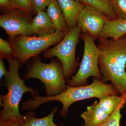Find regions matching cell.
Wrapping results in <instances>:
<instances>
[{
  "label": "cell",
  "mask_w": 126,
  "mask_h": 126,
  "mask_svg": "<svg viewBox=\"0 0 126 126\" xmlns=\"http://www.w3.org/2000/svg\"><path fill=\"white\" fill-rule=\"evenodd\" d=\"M52 0H33L31 4L32 15H36L40 11L45 10L52 2Z\"/></svg>",
  "instance_id": "44dd1931"
},
{
  "label": "cell",
  "mask_w": 126,
  "mask_h": 126,
  "mask_svg": "<svg viewBox=\"0 0 126 126\" xmlns=\"http://www.w3.org/2000/svg\"><path fill=\"white\" fill-rule=\"evenodd\" d=\"M79 38L84 44L83 56L78 72L67 81V85L70 87L86 86L88 78L92 76L101 80L102 79L98 65L99 50L97 45L92 37L87 34L81 32Z\"/></svg>",
  "instance_id": "52a82bcc"
},
{
  "label": "cell",
  "mask_w": 126,
  "mask_h": 126,
  "mask_svg": "<svg viewBox=\"0 0 126 126\" xmlns=\"http://www.w3.org/2000/svg\"><path fill=\"white\" fill-rule=\"evenodd\" d=\"M24 120V116L22 119H9L5 121L0 120V126H20Z\"/></svg>",
  "instance_id": "603a6c76"
},
{
  "label": "cell",
  "mask_w": 126,
  "mask_h": 126,
  "mask_svg": "<svg viewBox=\"0 0 126 126\" xmlns=\"http://www.w3.org/2000/svg\"><path fill=\"white\" fill-rule=\"evenodd\" d=\"M82 3L85 6L95 7L107 16L110 20H117L115 13L108 2L104 0H75Z\"/></svg>",
  "instance_id": "e0dca14e"
},
{
  "label": "cell",
  "mask_w": 126,
  "mask_h": 126,
  "mask_svg": "<svg viewBox=\"0 0 126 126\" xmlns=\"http://www.w3.org/2000/svg\"><path fill=\"white\" fill-rule=\"evenodd\" d=\"M9 69L4 77L2 84L7 89V94L0 96V106L3 109L0 111V120L5 121L9 119H20L23 118L19 110V104L23 94L29 92L32 95L38 96V91L31 87L25 85L24 79L19 77V70L22 65L15 57L8 60Z\"/></svg>",
  "instance_id": "3957f363"
},
{
  "label": "cell",
  "mask_w": 126,
  "mask_h": 126,
  "mask_svg": "<svg viewBox=\"0 0 126 126\" xmlns=\"http://www.w3.org/2000/svg\"><path fill=\"white\" fill-rule=\"evenodd\" d=\"M56 29L47 12L40 11L33 18L32 24L33 36H47L53 33Z\"/></svg>",
  "instance_id": "8fae6325"
},
{
  "label": "cell",
  "mask_w": 126,
  "mask_h": 126,
  "mask_svg": "<svg viewBox=\"0 0 126 126\" xmlns=\"http://www.w3.org/2000/svg\"><path fill=\"white\" fill-rule=\"evenodd\" d=\"M109 4L117 20L126 21V0H112Z\"/></svg>",
  "instance_id": "ac0fdd59"
},
{
  "label": "cell",
  "mask_w": 126,
  "mask_h": 126,
  "mask_svg": "<svg viewBox=\"0 0 126 126\" xmlns=\"http://www.w3.org/2000/svg\"><path fill=\"white\" fill-rule=\"evenodd\" d=\"M47 13L53 21L56 30L64 32L68 31V28L58 0H52L48 6Z\"/></svg>",
  "instance_id": "9a60e30c"
},
{
  "label": "cell",
  "mask_w": 126,
  "mask_h": 126,
  "mask_svg": "<svg viewBox=\"0 0 126 126\" xmlns=\"http://www.w3.org/2000/svg\"><path fill=\"white\" fill-rule=\"evenodd\" d=\"M29 0L31 4V6L32 3V1H33V0Z\"/></svg>",
  "instance_id": "4316f807"
},
{
  "label": "cell",
  "mask_w": 126,
  "mask_h": 126,
  "mask_svg": "<svg viewBox=\"0 0 126 126\" xmlns=\"http://www.w3.org/2000/svg\"><path fill=\"white\" fill-rule=\"evenodd\" d=\"M10 0H0V7L2 13L9 10Z\"/></svg>",
  "instance_id": "cb8c5ba5"
},
{
  "label": "cell",
  "mask_w": 126,
  "mask_h": 126,
  "mask_svg": "<svg viewBox=\"0 0 126 126\" xmlns=\"http://www.w3.org/2000/svg\"><path fill=\"white\" fill-rule=\"evenodd\" d=\"M66 33L56 30L53 33L47 36L18 35L9 36L8 41L14 47L15 57L23 65L51 46L56 45L63 38Z\"/></svg>",
  "instance_id": "5b68a950"
},
{
  "label": "cell",
  "mask_w": 126,
  "mask_h": 126,
  "mask_svg": "<svg viewBox=\"0 0 126 126\" xmlns=\"http://www.w3.org/2000/svg\"><path fill=\"white\" fill-rule=\"evenodd\" d=\"M126 34V21L108 20L105 23L99 39L117 40Z\"/></svg>",
  "instance_id": "4fadbf2b"
},
{
  "label": "cell",
  "mask_w": 126,
  "mask_h": 126,
  "mask_svg": "<svg viewBox=\"0 0 126 126\" xmlns=\"http://www.w3.org/2000/svg\"><path fill=\"white\" fill-rule=\"evenodd\" d=\"M15 57V52L13 46L8 41L0 39V57L7 60L12 59Z\"/></svg>",
  "instance_id": "d6986e66"
},
{
  "label": "cell",
  "mask_w": 126,
  "mask_h": 126,
  "mask_svg": "<svg viewBox=\"0 0 126 126\" xmlns=\"http://www.w3.org/2000/svg\"><path fill=\"white\" fill-rule=\"evenodd\" d=\"M3 59L0 58V79H1L3 76H5L8 71H6V69L5 67L4 62H3Z\"/></svg>",
  "instance_id": "d4e9b609"
},
{
  "label": "cell",
  "mask_w": 126,
  "mask_h": 126,
  "mask_svg": "<svg viewBox=\"0 0 126 126\" xmlns=\"http://www.w3.org/2000/svg\"><path fill=\"white\" fill-rule=\"evenodd\" d=\"M98 65L103 82L110 81L119 94L126 93V34L117 40H98Z\"/></svg>",
  "instance_id": "6da1fadb"
},
{
  "label": "cell",
  "mask_w": 126,
  "mask_h": 126,
  "mask_svg": "<svg viewBox=\"0 0 126 126\" xmlns=\"http://www.w3.org/2000/svg\"><path fill=\"white\" fill-rule=\"evenodd\" d=\"M126 103V93L120 96L112 94L105 95L99 99V106L108 115L110 116L119 107L122 109Z\"/></svg>",
  "instance_id": "5bb4252c"
},
{
  "label": "cell",
  "mask_w": 126,
  "mask_h": 126,
  "mask_svg": "<svg viewBox=\"0 0 126 126\" xmlns=\"http://www.w3.org/2000/svg\"><path fill=\"white\" fill-rule=\"evenodd\" d=\"M58 110V107H55L49 115L41 118H37L34 112L28 111L23 115L24 121L20 126H58L53 122L55 113Z\"/></svg>",
  "instance_id": "2e32d148"
},
{
  "label": "cell",
  "mask_w": 126,
  "mask_h": 126,
  "mask_svg": "<svg viewBox=\"0 0 126 126\" xmlns=\"http://www.w3.org/2000/svg\"><path fill=\"white\" fill-rule=\"evenodd\" d=\"M84 123L89 126H97L106 121L110 116L99 106L95 101L92 105L88 106L87 110L81 115Z\"/></svg>",
  "instance_id": "7c38bea8"
},
{
  "label": "cell",
  "mask_w": 126,
  "mask_h": 126,
  "mask_svg": "<svg viewBox=\"0 0 126 126\" xmlns=\"http://www.w3.org/2000/svg\"><path fill=\"white\" fill-rule=\"evenodd\" d=\"M17 8L31 14V4L29 0H10V9Z\"/></svg>",
  "instance_id": "7402d4cb"
},
{
  "label": "cell",
  "mask_w": 126,
  "mask_h": 126,
  "mask_svg": "<svg viewBox=\"0 0 126 126\" xmlns=\"http://www.w3.org/2000/svg\"><path fill=\"white\" fill-rule=\"evenodd\" d=\"M109 20L98 9L85 6L79 15L77 26L81 32L87 34L96 40H99L105 23Z\"/></svg>",
  "instance_id": "9c48e42d"
},
{
  "label": "cell",
  "mask_w": 126,
  "mask_h": 126,
  "mask_svg": "<svg viewBox=\"0 0 126 126\" xmlns=\"http://www.w3.org/2000/svg\"><path fill=\"white\" fill-rule=\"evenodd\" d=\"M121 109H122L121 107H118L110 115L106 121L99 125L91 126L84 124L81 126H120V120L122 117V114L120 112Z\"/></svg>",
  "instance_id": "ffe728a7"
},
{
  "label": "cell",
  "mask_w": 126,
  "mask_h": 126,
  "mask_svg": "<svg viewBox=\"0 0 126 126\" xmlns=\"http://www.w3.org/2000/svg\"><path fill=\"white\" fill-rule=\"evenodd\" d=\"M93 79L92 83L85 86L73 87L67 85L64 92L53 96L42 97L31 94L33 99H28L24 102L23 107L25 110L34 111L42 104L58 101L63 105L60 115L64 118L67 116L70 106L75 102L93 98L99 99L108 94H119L116 88L112 83H107L96 77H93Z\"/></svg>",
  "instance_id": "7a4b0ae2"
},
{
  "label": "cell",
  "mask_w": 126,
  "mask_h": 126,
  "mask_svg": "<svg viewBox=\"0 0 126 126\" xmlns=\"http://www.w3.org/2000/svg\"><path fill=\"white\" fill-rule=\"evenodd\" d=\"M105 1H107V2H108L109 3L112 0H104Z\"/></svg>",
  "instance_id": "484cf974"
},
{
  "label": "cell",
  "mask_w": 126,
  "mask_h": 126,
  "mask_svg": "<svg viewBox=\"0 0 126 126\" xmlns=\"http://www.w3.org/2000/svg\"><path fill=\"white\" fill-rule=\"evenodd\" d=\"M81 33L80 29L77 26L68 30L59 43L43 53V58L46 59L55 57L59 60L67 82L76 73L77 68L80 65V63L75 57V51Z\"/></svg>",
  "instance_id": "8992f818"
},
{
  "label": "cell",
  "mask_w": 126,
  "mask_h": 126,
  "mask_svg": "<svg viewBox=\"0 0 126 126\" xmlns=\"http://www.w3.org/2000/svg\"><path fill=\"white\" fill-rule=\"evenodd\" d=\"M33 19L30 13L15 8L5 12L0 16V26L9 37L33 36Z\"/></svg>",
  "instance_id": "ba28073f"
},
{
  "label": "cell",
  "mask_w": 126,
  "mask_h": 126,
  "mask_svg": "<svg viewBox=\"0 0 126 126\" xmlns=\"http://www.w3.org/2000/svg\"><path fill=\"white\" fill-rule=\"evenodd\" d=\"M26 64L25 80L30 79H39L44 84L46 96H56L66 89L67 85L62 64L57 58L49 63L42 62L38 56L33 57Z\"/></svg>",
  "instance_id": "277c9868"
},
{
  "label": "cell",
  "mask_w": 126,
  "mask_h": 126,
  "mask_svg": "<svg viewBox=\"0 0 126 126\" xmlns=\"http://www.w3.org/2000/svg\"><path fill=\"white\" fill-rule=\"evenodd\" d=\"M69 30L77 27L78 17L85 5L75 0H58Z\"/></svg>",
  "instance_id": "30bf717a"
}]
</instances>
